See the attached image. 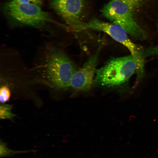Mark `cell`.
Masks as SVG:
<instances>
[{"label":"cell","instance_id":"cell-1","mask_svg":"<svg viewBox=\"0 0 158 158\" xmlns=\"http://www.w3.org/2000/svg\"><path fill=\"white\" fill-rule=\"evenodd\" d=\"M43 63L42 75L50 85L62 90L70 87L72 77L77 69L65 54L52 48L46 54Z\"/></svg>","mask_w":158,"mask_h":158},{"label":"cell","instance_id":"cell-2","mask_svg":"<svg viewBox=\"0 0 158 158\" xmlns=\"http://www.w3.org/2000/svg\"><path fill=\"white\" fill-rule=\"evenodd\" d=\"M138 70L137 61L131 54L112 58L97 69L94 83L106 87L119 85L128 81Z\"/></svg>","mask_w":158,"mask_h":158},{"label":"cell","instance_id":"cell-3","mask_svg":"<svg viewBox=\"0 0 158 158\" xmlns=\"http://www.w3.org/2000/svg\"><path fill=\"white\" fill-rule=\"evenodd\" d=\"M3 10L8 19L20 25L41 28L47 23L55 22L40 6L33 4L10 1L3 5Z\"/></svg>","mask_w":158,"mask_h":158},{"label":"cell","instance_id":"cell-4","mask_svg":"<svg viewBox=\"0 0 158 158\" xmlns=\"http://www.w3.org/2000/svg\"><path fill=\"white\" fill-rule=\"evenodd\" d=\"M102 12L112 23L122 27L134 39L143 40L147 38L146 33L135 21L132 12L123 2L111 0L104 5Z\"/></svg>","mask_w":158,"mask_h":158},{"label":"cell","instance_id":"cell-5","mask_svg":"<svg viewBox=\"0 0 158 158\" xmlns=\"http://www.w3.org/2000/svg\"><path fill=\"white\" fill-rule=\"evenodd\" d=\"M51 8L70 28L83 30L86 0H48Z\"/></svg>","mask_w":158,"mask_h":158},{"label":"cell","instance_id":"cell-6","mask_svg":"<svg viewBox=\"0 0 158 158\" xmlns=\"http://www.w3.org/2000/svg\"><path fill=\"white\" fill-rule=\"evenodd\" d=\"M99 48L80 68L76 69L72 77L70 87L76 90L87 91L91 89L94 83Z\"/></svg>","mask_w":158,"mask_h":158},{"label":"cell","instance_id":"cell-7","mask_svg":"<svg viewBox=\"0 0 158 158\" xmlns=\"http://www.w3.org/2000/svg\"><path fill=\"white\" fill-rule=\"evenodd\" d=\"M124 3L133 13L139 9L147 0H118Z\"/></svg>","mask_w":158,"mask_h":158},{"label":"cell","instance_id":"cell-8","mask_svg":"<svg viewBox=\"0 0 158 158\" xmlns=\"http://www.w3.org/2000/svg\"><path fill=\"white\" fill-rule=\"evenodd\" d=\"M11 106L8 104L1 105L0 107V117L1 119L10 118L14 116L11 112Z\"/></svg>","mask_w":158,"mask_h":158},{"label":"cell","instance_id":"cell-9","mask_svg":"<svg viewBox=\"0 0 158 158\" xmlns=\"http://www.w3.org/2000/svg\"><path fill=\"white\" fill-rule=\"evenodd\" d=\"M23 152L21 151H14L8 148L5 143L1 141L0 144V157H1L8 156L10 155L19 152Z\"/></svg>","mask_w":158,"mask_h":158},{"label":"cell","instance_id":"cell-10","mask_svg":"<svg viewBox=\"0 0 158 158\" xmlns=\"http://www.w3.org/2000/svg\"><path fill=\"white\" fill-rule=\"evenodd\" d=\"M11 96V92L9 88L7 86H2L0 89V101L4 103L8 101Z\"/></svg>","mask_w":158,"mask_h":158},{"label":"cell","instance_id":"cell-11","mask_svg":"<svg viewBox=\"0 0 158 158\" xmlns=\"http://www.w3.org/2000/svg\"><path fill=\"white\" fill-rule=\"evenodd\" d=\"M10 1H13L18 3L20 4H33L40 6L43 4L42 0H10Z\"/></svg>","mask_w":158,"mask_h":158},{"label":"cell","instance_id":"cell-12","mask_svg":"<svg viewBox=\"0 0 158 158\" xmlns=\"http://www.w3.org/2000/svg\"><path fill=\"white\" fill-rule=\"evenodd\" d=\"M157 33H158V23L157 24ZM155 49H156L155 52H156L157 51V53L156 54H158V48H156Z\"/></svg>","mask_w":158,"mask_h":158}]
</instances>
